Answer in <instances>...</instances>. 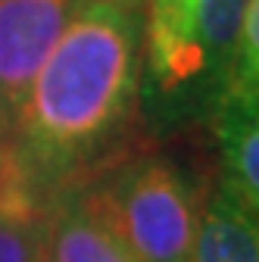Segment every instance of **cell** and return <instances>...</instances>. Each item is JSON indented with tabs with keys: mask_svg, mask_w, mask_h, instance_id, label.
I'll return each instance as SVG.
<instances>
[{
	"mask_svg": "<svg viewBox=\"0 0 259 262\" xmlns=\"http://www.w3.org/2000/svg\"><path fill=\"white\" fill-rule=\"evenodd\" d=\"M144 16L81 0L16 113L10 150L38 203L81 181L138 100Z\"/></svg>",
	"mask_w": 259,
	"mask_h": 262,
	"instance_id": "6da1fadb",
	"label": "cell"
},
{
	"mask_svg": "<svg viewBox=\"0 0 259 262\" xmlns=\"http://www.w3.org/2000/svg\"><path fill=\"white\" fill-rule=\"evenodd\" d=\"M88 209L138 262H190L200 193L163 156H119L75 181Z\"/></svg>",
	"mask_w": 259,
	"mask_h": 262,
	"instance_id": "7a4b0ae2",
	"label": "cell"
},
{
	"mask_svg": "<svg viewBox=\"0 0 259 262\" xmlns=\"http://www.w3.org/2000/svg\"><path fill=\"white\" fill-rule=\"evenodd\" d=\"M78 7L81 0H0V106L7 141L31 78Z\"/></svg>",
	"mask_w": 259,
	"mask_h": 262,
	"instance_id": "3957f363",
	"label": "cell"
},
{
	"mask_svg": "<svg viewBox=\"0 0 259 262\" xmlns=\"http://www.w3.org/2000/svg\"><path fill=\"white\" fill-rule=\"evenodd\" d=\"M38 262H138L97 219L75 184H66L41 203Z\"/></svg>",
	"mask_w": 259,
	"mask_h": 262,
	"instance_id": "277c9868",
	"label": "cell"
},
{
	"mask_svg": "<svg viewBox=\"0 0 259 262\" xmlns=\"http://www.w3.org/2000/svg\"><path fill=\"white\" fill-rule=\"evenodd\" d=\"M200 0H150L144 16V59L150 78L163 91L187 88L206 75L197 44Z\"/></svg>",
	"mask_w": 259,
	"mask_h": 262,
	"instance_id": "5b68a950",
	"label": "cell"
},
{
	"mask_svg": "<svg viewBox=\"0 0 259 262\" xmlns=\"http://www.w3.org/2000/svg\"><path fill=\"white\" fill-rule=\"evenodd\" d=\"M215 131L222 147V187H228L238 200L256 212L259 209V94L219 91Z\"/></svg>",
	"mask_w": 259,
	"mask_h": 262,
	"instance_id": "8992f818",
	"label": "cell"
},
{
	"mask_svg": "<svg viewBox=\"0 0 259 262\" xmlns=\"http://www.w3.org/2000/svg\"><path fill=\"white\" fill-rule=\"evenodd\" d=\"M190 262H259V222L228 187H212L200 206Z\"/></svg>",
	"mask_w": 259,
	"mask_h": 262,
	"instance_id": "52a82bcc",
	"label": "cell"
},
{
	"mask_svg": "<svg viewBox=\"0 0 259 262\" xmlns=\"http://www.w3.org/2000/svg\"><path fill=\"white\" fill-rule=\"evenodd\" d=\"M256 0H200L197 10V44L203 53L206 72H212L219 81L228 69V59L234 50V41L241 35V25L247 10Z\"/></svg>",
	"mask_w": 259,
	"mask_h": 262,
	"instance_id": "ba28073f",
	"label": "cell"
},
{
	"mask_svg": "<svg viewBox=\"0 0 259 262\" xmlns=\"http://www.w3.org/2000/svg\"><path fill=\"white\" fill-rule=\"evenodd\" d=\"M41 209L0 206V262H38Z\"/></svg>",
	"mask_w": 259,
	"mask_h": 262,
	"instance_id": "9c48e42d",
	"label": "cell"
},
{
	"mask_svg": "<svg viewBox=\"0 0 259 262\" xmlns=\"http://www.w3.org/2000/svg\"><path fill=\"white\" fill-rule=\"evenodd\" d=\"M0 206H31L41 209L35 190H31L25 172L19 169V162L10 150V144L0 135Z\"/></svg>",
	"mask_w": 259,
	"mask_h": 262,
	"instance_id": "30bf717a",
	"label": "cell"
},
{
	"mask_svg": "<svg viewBox=\"0 0 259 262\" xmlns=\"http://www.w3.org/2000/svg\"><path fill=\"white\" fill-rule=\"evenodd\" d=\"M103 4H116V7H122V10H132V13H147V4L150 0H103Z\"/></svg>",
	"mask_w": 259,
	"mask_h": 262,
	"instance_id": "8fae6325",
	"label": "cell"
},
{
	"mask_svg": "<svg viewBox=\"0 0 259 262\" xmlns=\"http://www.w3.org/2000/svg\"><path fill=\"white\" fill-rule=\"evenodd\" d=\"M0 135H4V141H7V116H4V106H0ZM10 144V141H7Z\"/></svg>",
	"mask_w": 259,
	"mask_h": 262,
	"instance_id": "7c38bea8",
	"label": "cell"
}]
</instances>
